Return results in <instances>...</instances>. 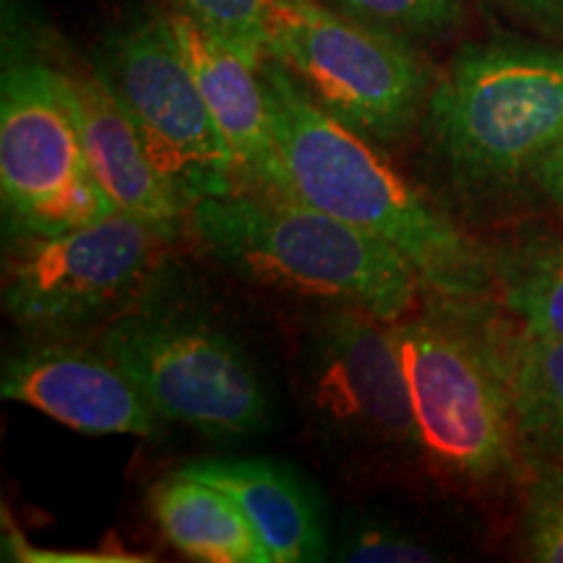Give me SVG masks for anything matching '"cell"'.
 <instances>
[{
  "label": "cell",
  "instance_id": "6da1fadb",
  "mask_svg": "<svg viewBox=\"0 0 563 563\" xmlns=\"http://www.w3.org/2000/svg\"><path fill=\"white\" fill-rule=\"evenodd\" d=\"M262 79L274 136L266 194L311 203L382 238L410 258L428 292L483 298L490 290V258L407 183L376 141L319 108L269 55Z\"/></svg>",
  "mask_w": 563,
  "mask_h": 563
},
{
  "label": "cell",
  "instance_id": "9c48e42d",
  "mask_svg": "<svg viewBox=\"0 0 563 563\" xmlns=\"http://www.w3.org/2000/svg\"><path fill=\"white\" fill-rule=\"evenodd\" d=\"M167 241L123 211L55 235H24L5 269V311L32 332H74L136 298Z\"/></svg>",
  "mask_w": 563,
  "mask_h": 563
},
{
  "label": "cell",
  "instance_id": "ac0fdd59",
  "mask_svg": "<svg viewBox=\"0 0 563 563\" xmlns=\"http://www.w3.org/2000/svg\"><path fill=\"white\" fill-rule=\"evenodd\" d=\"M170 3L173 11L238 47L251 60L262 63L266 58L272 19L285 0H170Z\"/></svg>",
  "mask_w": 563,
  "mask_h": 563
},
{
  "label": "cell",
  "instance_id": "e0dca14e",
  "mask_svg": "<svg viewBox=\"0 0 563 563\" xmlns=\"http://www.w3.org/2000/svg\"><path fill=\"white\" fill-rule=\"evenodd\" d=\"M490 269L514 319L563 340V235L509 245L493 258Z\"/></svg>",
  "mask_w": 563,
  "mask_h": 563
},
{
  "label": "cell",
  "instance_id": "7a4b0ae2",
  "mask_svg": "<svg viewBox=\"0 0 563 563\" xmlns=\"http://www.w3.org/2000/svg\"><path fill=\"white\" fill-rule=\"evenodd\" d=\"M191 224L217 262L269 290L399 321L426 287L402 251L279 194L211 196L194 203Z\"/></svg>",
  "mask_w": 563,
  "mask_h": 563
},
{
  "label": "cell",
  "instance_id": "30bf717a",
  "mask_svg": "<svg viewBox=\"0 0 563 563\" xmlns=\"http://www.w3.org/2000/svg\"><path fill=\"white\" fill-rule=\"evenodd\" d=\"M306 391L319 426L344 446L386 456L420 452L394 321L334 306L308 344Z\"/></svg>",
  "mask_w": 563,
  "mask_h": 563
},
{
  "label": "cell",
  "instance_id": "7c38bea8",
  "mask_svg": "<svg viewBox=\"0 0 563 563\" xmlns=\"http://www.w3.org/2000/svg\"><path fill=\"white\" fill-rule=\"evenodd\" d=\"M68 81L91 175L104 196L167 243L178 241L191 207L154 165L129 112L97 74L68 76Z\"/></svg>",
  "mask_w": 563,
  "mask_h": 563
},
{
  "label": "cell",
  "instance_id": "3957f363",
  "mask_svg": "<svg viewBox=\"0 0 563 563\" xmlns=\"http://www.w3.org/2000/svg\"><path fill=\"white\" fill-rule=\"evenodd\" d=\"M433 302L394 321L410 386L420 454L473 488L517 481L519 452L509 386L481 298L431 292Z\"/></svg>",
  "mask_w": 563,
  "mask_h": 563
},
{
  "label": "cell",
  "instance_id": "277c9868",
  "mask_svg": "<svg viewBox=\"0 0 563 563\" xmlns=\"http://www.w3.org/2000/svg\"><path fill=\"white\" fill-rule=\"evenodd\" d=\"M426 133L460 191L519 186L563 139V47L519 40L467 45L431 89Z\"/></svg>",
  "mask_w": 563,
  "mask_h": 563
},
{
  "label": "cell",
  "instance_id": "7402d4cb",
  "mask_svg": "<svg viewBox=\"0 0 563 563\" xmlns=\"http://www.w3.org/2000/svg\"><path fill=\"white\" fill-rule=\"evenodd\" d=\"M511 19L563 40V0H490Z\"/></svg>",
  "mask_w": 563,
  "mask_h": 563
},
{
  "label": "cell",
  "instance_id": "4fadbf2b",
  "mask_svg": "<svg viewBox=\"0 0 563 563\" xmlns=\"http://www.w3.org/2000/svg\"><path fill=\"white\" fill-rule=\"evenodd\" d=\"M173 21L203 102L235 159L238 186L241 191H264L274 165V136L262 63L178 11H173Z\"/></svg>",
  "mask_w": 563,
  "mask_h": 563
},
{
  "label": "cell",
  "instance_id": "44dd1931",
  "mask_svg": "<svg viewBox=\"0 0 563 563\" xmlns=\"http://www.w3.org/2000/svg\"><path fill=\"white\" fill-rule=\"evenodd\" d=\"M340 559L357 561V563H418V561H435L431 548L415 543L405 534L386 530L378 525H363L361 530L350 538V543L342 548Z\"/></svg>",
  "mask_w": 563,
  "mask_h": 563
},
{
  "label": "cell",
  "instance_id": "9a60e30c",
  "mask_svg": "<svg viewBox=\"0 0 563 563\" xmlns=\"http://www.w3.org/2000/svg\"><path fill=\"white\" fill-rule=\"evenodd\" d=\"M527 470L563 467V340L519 319L493 316Z\"/></svg>",
  "mask_w": 563,
  "mask_h": 563
},
{
  "label": "cell",
  "instance_id": "2e32d148",
  "mask_svg": "<svg viewBox=\"0 0 563 563\" xmlns=\"http://www.w3.org/2000/svg\"><path fill=\"white\" fill-rule=\"evenodd\" d=\"M167 543L194 561L272 563L241 504L186 467L154 485L150 498Z\"/></svg>",
  "mask_w": 563,
  "mask_h": 563
},
{
  "label": "cell",
  "instance_id": "8992f818",
  "mask_svg": "<svg viewBox=\"0 0 563 563\" xmlns=\"http://www.w3.org/2000/svg\"><path fill=\"white\" fill-rule=\"evenodd\" d=\"M95 74L188 207L241 188L235 159L183 53L173 11L139 13L112 30L95 55Z\"/></svg>",
  "mask_w": 563,
  "mask_h": 563
},
{
  "label": "cell",
  "instance_id": "5b68a950",
  "mask_svg": "<svg viewBox=\"0 0 563 563\" xmlns=\"http://www.w3.org/2000/svg\"><path fill=\"white\" fill-rule=\"evenodd\" d=\"M266 55L311 100L376 144H397L431 95L410 40L376 30L323 0H285L274 13Z\"/></svg>",
  "mask_w": 563,
  "mask_h": 563
},
{
  "label": "cell",
  "instance_id": "8fae6325",
  "mask_svg": "<svg viewBox=\"0 0 563 563\" xmlns=\"http://www.w3.org/2000/svg\"><path fill=\"white\" fill-rule=\"evenodd\" d=\"M0 394L87 435L159 433V415L104 350L40 344L19 352L5 363Z\"/></svg>",
  "mask_w": 563,
  "mask_h": 563
},
{
  "label": "cell",
  "instance_id": "ba28073f",
  "mask_svg": "<svg viewBox=\"0 0 563 563\" xmlns=\"http://www.w3.org/2000/svg\"><path fill=\"white\" fill-rule=\"evenodd\" d=\"M100 350L125 371L159 418L211 435H249L269 399L243 350L199 319L133 311L102 334Z\"/></svg>",
  "mask_w": 563,
  "mask_h": 563
},
{
  "label": "cell",
  "instance_id": "52a82bcc",
  "mask_svg": "<svg viewBox=\"0 0 563 563\" xmlns=\"http://www.w3.org/2000/svg\"><path fill=\"white\" fill-rule=\"evenodd\" d=\"M0 188L21 235H55L118 211L91 175L68 76L45 63L3 70Z\"/></svg>",
  "mask_w": 563,
  "mask_h": 563
},
{
  "label": "cell",
  "instance_id": "d6986e66",
  "mask_svg": "<svg viewBox=\"0 0 563 563\" xmlns=\"http://www.w3.org/2000/svg\"><path fill=\"white\" fill-rule=\"evenodd\" d=\"M336 11L405 40H431L460 26L464 0H327Z\"/></svg>",
  "mask_w": 563,
  "mask_h": 563
},
{
  "label": "cell",
  "instance_id": "5bb4252c",
  "mask_svg": "<svg viewBox=\"0 0 563 563\" xmlns=\"http://www.w3.org/2000/svg\"><path fill=\"white\" fill-rule=\"evenodd\" d=\"M186 470L241 504L272 563L321 561L327 555L319 504L290 467L269 460H207Z\"/></svg>",
  "mask_w": 563,
  "mask_h": 563
},
{
  "label": "cell",
  "instance_id": "603a6c76",
  "mask_svg": "<svg viewBox=\"0 0 563 563\" xmlns=\"http://www.w3.org/2000/svg\"><path fill=\"white\" fill-rule=\"evenodd\" d=\"M534 178H538L540 186H543L555 201L563 203V139L543 159V165L538 167V175H534Z\"/></svg>",
  "mask_w": 563,
  "mask_h": 563
},
{
  "label": "cell",
  "instance_id": "ffe728a7",
  "mask_svg": "<svg viewBox=\"0 0 563 563\" xmlns=\"http://www.w3.org/2000/svg\"><path fill=\"white\" fill-rule=\"evenodd\" d=\"M525 496V540L534 561L563 563V467H534Z\"/></svg>",
  "mask_w": 563,
  "mask_h": 563
}]
</instances>
